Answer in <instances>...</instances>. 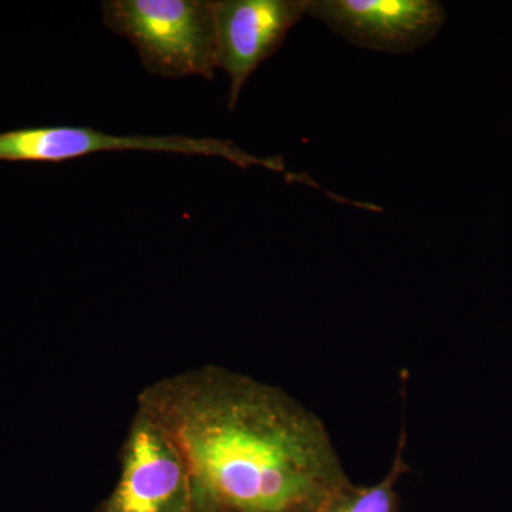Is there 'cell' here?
<instances>
[{
	"label": "cell",
	"instance_id": "obj_1",
	"mask_svg": "<svg viewBox=\"0 0 512 512\" xmlns=\"http://www.w3.org/2000/svg\"><path fill=\"white\" fill-rule=\"evenodd\" d=\"M137 407L177 448L194 512H316L349 481L320 417L227 367L157 380Z\"/></svg>",
	"mask_w": 512,
	"mask_h": 512
},
{
	"label": "cell",
	"instance_id": "obj_2",
	"mask_svg": "<svg viewBox=\"0 0 512 512\" xmlns=\"http://www.w3.org/2000/svg\"><path fill=\"white\" fill-rule=\"evenodd\" d=\"M103 22L130 40L147 72L170 79L215 77L212 0H106Z\"/></svg>",
	"mask_w": 512,
	"mask_h": 512
},
{
	"label": "cell",
	"instance_id": "obj_7",
	"mask_svg": "<svg viewBox=\"0 0 512 512\" xmlns=\"http://www.w3.org/2000/svg\"><path fill=\"white\" fill-rule=\"evenodd\" d=\"M406 433L400 434L399 447L389 473L375 485H355L352 481L340 485L338 490L326 498L316 512H403L396 485L410 467L404 461L403 448Z\"/></svg>",
	"mask_w": 512,
	"mask_h": 512
},
{
	"label": "cell",
	"instance_id": "obj_3",
	"mask_svg": "<svg viewBox=\"0 0 512 512\" xmlns=\"http://www.w3.org/2000/svg\"><path fill=\"white\" fill-rule=\"evenodd\" d=\"M114 151H151L184 156L218 157L241 168L262 167L286 173L281 157L259 158L218 138L188 136H116L90 127L20 128L0 133V161L63 163Z\"/></svg>",
	"mask_w": 512,
	"mask_h": 512
},
{
	"label": "cell",
	"instance_id": "obj_6",
	"mask_svg": "<svg viewBox=\"0 0 512 512\" xmlns=\"http://www.w3.org/2000/svg\"><path fill=\"white\" fill-rule=\"evenodd\" d=\"M309 0H212L217 67L229 77L228 109L235 110L249 77L284 46L306 18Z\"/></svg>",
	"mask_w": 512,
	"mask_h": 512
},
{
	"label": "cell",
	"instance_id": "obj_5",
	"mask_svg": "<svg viewBox=\"0 0 512 512\" xmlns=\"http://www.w3.org/2000/svg\"><path fill=\"white\" fill-rule=\"evenodd\" d=\"M306 18L360 49L407 55L436 39L447 12L437 0H309Z\"/></svg>",
	"mask_w": 512,
	"mask_h": 512
},
{
	"label": "cell",
	"instance_id": "obj_4",
	"mask_svg": "<svg viewBox=\"0 0 512 512\" xmlns=\"http://www.w3.org/2000/svg\"><path fill=\"white\" fill-rule=\"evenodd\" d=\"M100 512H194L177 448L138 407L121 448L119 480Z\"/></svg>",
	"mask_w": 512,
	"mask_h": 512
}]
</instances>
